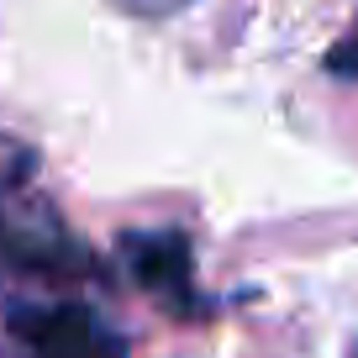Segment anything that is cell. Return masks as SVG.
<instances>
[{
  "label": "cell",
  "instance_id": "4",
  "mask_svg": "<svg viewBox=\"0 0 358 358\" xmlns=\"http://www.w3.org/2000/svg\"><path fill=\"white\" fill-rule=\"evenodd\" d=\"M327 74L358 79V22H353V32H348L343 43H332V53H327Z\"/></svg>",
  "mask_w": 358,
  "mask_h": 358
},
{
  "label": "cell",
  "instance_id": "3",
  "mask_svg": "<svg viewBox=\"0 0 358 358\" xmlns=\"http://www.w3.org/2000/svg\"><path fill=\"white\" fill-rule=\"evenodd\" d=\"M122 253L132 280L153 295L158 306H169L174 316H201L206 301L195 295V253L185 232H127Z\"/></svg>",
  "mask_w": 358,
  "mask_h": 358
},
{
  "label": "cell",
  "instance_id": "2",
  "mask_svg": "<svg viewBox=\"0 0 358 358\" xmlns=\"http://www.w3.org/2000/svg\"><path fill=\"white\" fill-rule=\"evenodd\" d=\"M6 327L22 358H127V337L85 301H11Z\"/></svg>",
  "mask_w": 358,
  "mask_h": 358
},
{
  "label": "cell",
  "instance_id": "1",
  "mask_svg": "<svg viewBox=\"0 0 358 358\" xmlns=\"http://www.w3.org/2000/svg\"><path fill=\"white\" fill-rule=\"evenodd\" d=\"M32 174H37V153L0 137V268L43 285L95 280L101 274L95 253L53 211V201L32 185Z\"/></svg>",
  "mask_w": 358,
  "mask_h": 358
},
{
  "label": "cell",
  "instance_id": "5",
  "mask_svg": "<svg viewBox=\"0 0 358 358\" xmlns=\"http://www.w3.org/2000/svg\"><path fill=\"white\" fill-rule=\"evenodd\" d=\"M127 11H137V16H174L179 6H190V0H122Z\"/></svg>",
  "mask_w": 358,
  "mask_h": 358
}]
</instances>
